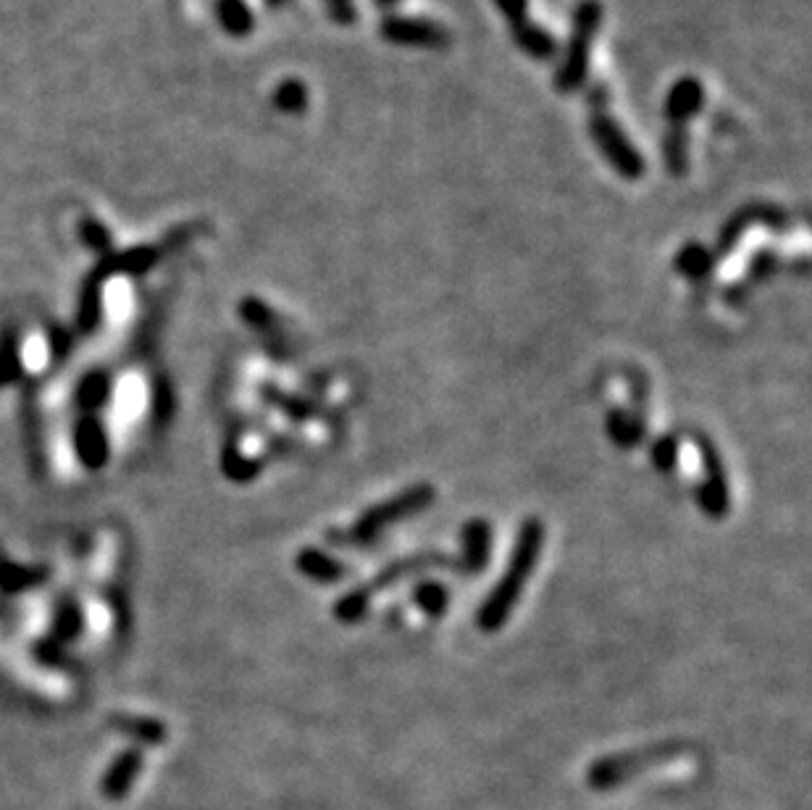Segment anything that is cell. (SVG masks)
Segmentation results:
<instances>
[{
    "mask_svg": "<svg viewBox=\"0 0 812 810\" xmlns=\"http://www.w3.org/2000/svg\"><path fill=\"white\" fill-rule=\"evenodd\" d=\"M374 3H376V6H379V9H384V11H387V9H395V6H397V3H400V0H374Z\"/></svg>",
    "mask_w": 812,
    "mask_h": 810,
    "instance_id": "d4e9b609",
    "label": "cell"
},
{
    "mask_svg": "<svg viewBox=\"0 0 812 810\" xmlns=\"http://www.w3.org/2000/svg\"><path fill=\"white\" fill-rule=\"evenodd\" d=\"M750 227H768L773 231H784L789 227V214L781 206H775V202L765 200L744 202V206L723 224L721 235H717L715 256H729Z\"/></svg>",
    "mask_w": 812,
    "mask_h": 810,
    "instance_id": "52a82bcc",
    "label": "cell"
},
{
    "mask_svg": "<svg viewBox=\"0 0 812 810\" xmlns=\"http://www.w3.org/2000/svg\"><path fill=\"white\" fill-rule=\"evenodd\" d=\"M590 137L603 161L626 182H640L647 174V161L640 154L626 129L611 113V92L605 82H597L590 92Z\"/></svg>",
    "mask_w": 812,
    "mask_h": 810,
    "instance_id": "7a4b0ae2",
    "label": "cell"
},
{
    "mask_svg": "<svg viewBox=\"0 0 812 810\" xmlns=\"http://www.w3.org/2000/svg\"><path fill=\"white\" fill-rule=\"evenodd\" d=\"M140 765H142V758H137V752H127V755H121L119 761L113 763V769L108 771V777L103 781L106 798L108 800L125 798V794L129 792V787H132L137 771H140Z\"/></svg>",
    "mask_w": 812,
    "mask_h": 810,
    "instance_id": "e0dca14e",
    "label": "cell"
},
{
    "mask_svg": "<svg viewBox=\"0 0 812 810\" xmlns=\"http://www.w3.org/2000/svg\"><path fill=\"white\" fill-rule=\"evenodd\" d=\"M694 439H697L702 466H705V482H702V487H700V505L710 518H723L731 505L729 480H726V472H723V461H721V455H717L715 445L710 443L707 437L694 434Z\"/></svg>",
    "mask_w": 812,
    "mask_h": 810,
    "instance_id": "ba28073f",
    "label": "cell"
},
{
    "mask_svg": "<svg viewBox=\"0 0 812 810\" xmlns=\"http://www.w3.org/2000/svg\"><path fill=\"white\" fill-rule=\"evenodd\" d=\"M663 150V166L673 177H686L689 174V127H669L660 142Z\"/></svg>",
    "mask_w": 812,
    "mask_h": 810,
    "instance_id": "5bb4252c",
    "label": "cell"
},
{
    "mask_svg": "<svg viewBox=\"0 0 812 810\" xmlns=\"http://www.w3.org/2000/svg\"><path fill=\"white\" fill-rule=\"evenodd\" d=\"M266 3H268V6H271V9H279V6H285V3H287V0H266Z\"/></svg>",
    "mask_w": 812,
    "mask_h": 810,
    "instance_id": "484cf974",
    "label": "cell"
},
{
    "mask_svg": "<svg viewBox=\"0 0 812 810\" xmlns=\"http://www.w3.org/2000/svg\"><path fill=\"white\" fill-rule=\"evenodd\" d=\"M499 17L507 21V27H516L528 19V0H492Z\"/></svg>",
    "mask_w": 812,
    "mask_h": 810,
    "instance_id": "44dd1931",
    "label": "cell"
},
{
    "mask_svg": "<svg viewBox=\"0 0 812 810\" xmlns=\"http://www.w3.org/2000/svg\"><path fill=\"white\" fill-rule=\"evenodd\" d=\"M379 34L384 42L400 48H426V50H445L453 42V34L445 24L424 17H400L389 13L382 19Z\"/></svg>",
    "mask_w": 812,
    "mask_h": 810,
    "instance_id": "8992f818",
    "label": "cell"
},
{
    "mask_svg": "<svg viewBox=\"0 0 812 810\" xmlns=\"http://www.w3.org/2000/svg\"><path fill=\"white\" fill-rule=\"evenodd\" d=\"M297 569L303 571V574L316 579V582H339L347 574V569L339 563L337 559H331V555H324L318 553V550H300V555H297Z\"/></svg>",
    "mask_w": 812,
    "mask_h": 810,
    "instance_id": "2e32d148",
    "label": "cell"
},
{
    "mask_svg": "<svg viewBox=\"0 0 812 810\" xmlns=\"http://www.w3.org/2000/svg\"><path fill=\"white\" fill-rule=\"evenodd\" d=\"M702 106H705V85L700 77L686 75L679 77L665 92L663 116L669 127H689V121L700 116Z\"/></svg>",
    "mask_w": 812,
    "mask_h": 810,
    "instance_id": "9c48e42d",
    "label": "cell"
},
{
    "mask_svg": "<svg viewBox=\"0 0 812 810\" xmlns=\"http://www.w3.org/2000/svg\"><path fill=\"white\" fill-rule=\"evenodd\" d=\"M717 264V256L715 250H710L707 245L702 243H686L684 248H681L676 253V258H673V269H676L681 277L686 279H705L713 274Z\"/></svg>",
    "mask_w": 812,
    "mask_h": 810,
    "instance_id": "7c38bea8",
    "label": "cell"
},
{
    "mask_svg": "<svg viewBox=\"0 0 812 810\" xmlns=\"http://www.w3.org/2000/svg\"><path fill=\"white\" fill-rule=\"evenodd\" d=\"M676 458H679L676 437H673V434H665V437H660L655 443V451H652V461H655V466L660 468V472H671Z\"/></svg>",
    "mask_w": 812,
    "mask_h": 810,
    "instance_id": "ffe728a7",
    "label": "cell"
},
{
    "mask_svg": "<svg viewBox=\"0 0 812 810\" xmlns=\"http://www.w3.org/2000/svg\"><path fill=\"white\" fill-rule=\"evenodd\" d=\"M216 19L229 38H250L256 29V17L245 0H219L216 3Z\"/></svg>",
    "mask_w": 812,
    "mask_h": 810,
    "instance_id": "4fadbf2b",
    "label": "cell"
},
{
    "mask_svg": "<svg viewBox=\"0 0 812 810\" xmlns=\"http://www.w3.org/2000/svg\"><path fill=\"white\" fill-rule=\"evenodd\" d=\"M492 553V526L487 521L476 518L468 521L463 530V571L466 574H478L489 563Z\"/></svg>",
    "mask_w": 812,
    "mask_h": 810,
    "instance_id": "8fae6325",
    "label": "cell"
},
{
    "mask_svg": "<svg viewBox=\"0 0 812 810\" xmlns=\"http://www.w3.org/2000/svg\"><path fill=\"white\" fill-rule=\"evenodd\" d=\"M607 429H611L615 445L621 447H631L642 439V424L636 422V418L621 414V411H613V414L607 416Z\"/></svg>",
    "mask_w": 812,
    "mask_h": 810,
    "instance_id": "d6986e66",
    "label": "cell"
},
{
    "mask_svg": "<svg viewBox=\"0 0 812 810\" xmlns=\"http://www.w3.org/2000/svg\"><path fill=\"white\" fill-rule=\"evenodd\" d=\"M445 563H447V559L442 553H416V555H410V559L389 563V566L384 569L382 574L374 579V582L353 590L350 595H345L343 600H339V603L335 605V616L343 621V624H358V621L366 616L368 605H372L376 592L393 587V584H397L405 576L416 574V571H424L429 566H445Z\"/></svg>",
    "mask_w": 812,
    "mask_h": 810,
    "instance_id": "5b68a950",
    "label": "cell"
},
{
    "mask_svg": "<svg viewBox=\"0 0 812 810\" xmlns=\"http://www.w3.org/2000/svg\"><path fill=\"white\" fill-rule=\"evenodd\" d=\"M434 497H437V492H434L429 484L408 487L405 492H400L397 497H389V501H384L379 505H374V508H368L364 516L355 521L353 526H347V530L331 532L329 540L335 542V545H353V547L372 545V542L379 537V534L387 530V526L400 524V521L416 516V513L429 508V505L434 503Z\"/></svg>",
    "mask_w": 812,
    "mask_h": 810,
    "instance_id": "277c9868",
    "label": "cell"
},
{
    "mask_svg": "<svg viewBox=\"0 0 812 810\" xmlns=\"http://www.w3.org/2000/svg\"><path fill=\"white\" fill-rule=\"evenodd\" d=\"M542 547H545V524L539 518H526L518 532L516 545H513L503 579L495 584V590L489 592V597L484 600V605L476 613V624L482 632H497L511 619L513 608L524 595L528 579H532L536 563L542 559Z\"/></svg>",
    "mask_w": 812,
    "mask_h": 810,
    "instance_id": "6da1fadb",
    "label": "cell"
},
{
    "mask_svg": "<svg viewBox=\"0 0 812 810\" xmlns=\"http://www.w3.org/2000/svg\"><path fill=\"white\" fill-rule=\"evenodd\" d=\"M605 21V6L600 0H578L574 17H571V32L565 40L563 58L557 63L553 87L561 96H574L590 82L592 48Z\"/></svg>",
    "mask_w": 812,
    "mask_h": 810,
    "instance_id": "3957f363",
    "label": "cell"
},
{
    "mask_svg": "<svg viewBox=\"0 0 812 810\" xmlns=\"http://www.w3.org/2000/svg\"><path fill=\"white\" fill-rule=\"evenodd\" d=\"M413 600H416V605L426 613V616L439 619L449 605V592L445 584L439 582H420L416 592H413Z\"/></svg>",
    "mask_w": 812,
    "mask_h": 810,
    "instance_id": "ac0fdd59",
    "label": "cell"
},
{
    "mask_svg": "<svg viewBox=\"0 0 812 810\" xmlns=\"http://www.w3.org/2000/svg\"><path fill=\"white\" fill-rule=\"evenodd\" d=\"M329 17L337 21V24L350 27L358 19V9H355V0H324Z\"/></svg>",
    "mask_w": 812,
    "mask_h": 810,
    "instance_id": "603a6c76",
    "label": "cell"
},
{
    "mask_svg": "<svg viewBox=\"0 0 812 810\" xmlns=\"http://www.w3.org/2000/svg\"><path fill=\"white\" fill-rule=\"evenodd\" d=\"M79 229H82L85 243L90 245V248L108 250V245H111V235H108V229L103 227V224L96 219H85L82 224H79Z\"/></svg>",
    "mask_w": 812,
    "mask_h": 810,
    "instance_id": "7402d4cb",
    "label": "cell"
},
{
    "mask_svg": "<svg viewBox=\"0 0 812 810\" xmlns=\"http://www.w3.org/2000/svg\"><path fill=\"white\" fill-rule=\"evenodd\" d=\"M511 38L516 42L521 53L532 58V61L547 63L561 56V42H557L555 34L549 32L545 24H539V21L526 19L521 21V24L511 27Z\"/></svg>",
    "mask_w": 812,
    "mask_h": 810,
    "instance_id": "30bf717a",
    "label": "cell"
},
{
    "mask_svg": "<svg viewBox=\"0 0 812 810\" xmlns=\"http://www.w3.org/2000/svg\"><path fill=\"white\" fill-rule=\"evenodd\" d=\"M775 260H779V256H775L773 250L771 253L760 250L755 256V264H752V269H755V274H768V271L775 269Z\"/></svg>",
    "mask_w": 812,
    "mask_h": 810,
    "instance_id": "cb8c5ba5",
    "label": "cell"
},
{
    "mask_svg": "<svg viewBox=\"0 0 812 810\" xmlns=\"http://www.w3.org/2000/svg\"><path fill=\"white\" fill-rule=\"evenodd\" d=\"M271 103L277 111L289 113V116H300L306 108L310 106V90L303 79L297 77H287L274 87V96Z\"/></svg>",
    "mask_w": 812,
    "mask_h": 810,
    "instance_id": "9a60e30c",
    "label": "cell"
}]
</instances>
